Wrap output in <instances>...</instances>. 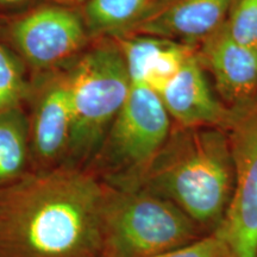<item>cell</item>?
<instances>
[{
	"mask_svg": "<svg viewBox=\"0 0 257 257\" xmlns=\"http://www.w3.org/2000/svg\"><path fill=\"white\" fill-rule=\"evenodd\" d=\"M105 188L75 168L0 187V257H104Z\"/></svg>",
	"mask_w": 257,
	"mask_h": 257,
	"instance_id": "cell-1",
	"label": "cell"
},
{
	"mask_svg": "<svg viewBox=\"0 0 257 257\" xmlns=\"http://www.w3.org/2000/svg\"><path fill=\"white\" fill-rule=\"evenodd\" d=\"M148 191L168 199L199 227L219 226L234 184L229 137L218 127H182L141 178Z\"/></svg>",
	"mask_w": 257,
	"mask_h": 257,
	"instance_id": "cell-2",
	"label": "cell"
},
{
	"mask_svg": "<svg viewBox=\"0 0 257 257\" xmlns=\"http://www.w3.org/2000/svg\"><path fill=\"white\" fill-rule=\"evenodd\" d=\"M101 224L104 257H150L201 238L176 205L140 186L105 188Z\"/></svg>",
	"mask_w": 257,
	"mask_h": 257,
	"instance_id": "cell-3",
	"label": "cell"
},
{
	"mask_svg": "<svg viewBox=\"0 0 257 257\" xmlns=\"http://www.w3.org/2000/svg\"><path fill=\"white\" fill-rule=\"evenodd\" d=\"M67 83L73 113L67 152L81 159L102 142L128 95L131 82L119 46L101 44L88 51Z\"/></svg>",
	"mask_w": 257,
	"mask_h": 257,
	"instance_id": "cell-4",
	"label": "cell"
},
{
	"mask_svg": "<svg viewBox=\"0 0 257 257\" xmlns=\"http://www.w3.org/2000/svg\"><path fill=\"white\" fill-rule=\"evenodd\" d=\"M229 137L234 184L219 234L232 257H257V102L237 113Z\"/></svg>",
	"mask_w": 257,
	"mask_h": 257,
	"instance_id": "cell-5",
	"label": "cell"
},
{
	"mask_svg": "<svg viewBox=\"0 0 257 257\" xmlns=\"http://www.w3.org/2000/svg\"><path fill=\"white\" fill-rule=\"evenodd\" d=\"M170 117L162 100L146 85L131 83L128 95L107 134L111 159L141 178L170 136Z\"/></svg>",
	"mask_w": 257,
	"mask_h": 257,
	"instance_id": "cell-6",
	"label": "cell"
},
{
	"mask_svg": "<svg viewBox=\"0 0 257 257\" xmlns=\"http://www.w3.org/2000/svg\"><path fill=\"white\" fill-rule=\"evenodd\" d=\"M11 38L31 66L49 68L81 49L86 41L85 19L63 6H43L17 19L11 27Z\"/></svg>",
	"mask_w": 257,
	"mask_h": 257,
	"instance_id": "cell-7",
	"label": "cell"
},
{
	"mask_svg": "<svg viewBox=\"0 0 257 257\" xmlns=\"http://www.w3.org/2000/svg\"><path fill=\"white\" fill-rule=\"evenodd\" d=\"M233 0H156L128 32L189 44L205 41L226 21Z\"/></svg>",
	"mask_w": 257,
	"mask_h": 257,
	"instance_id": "cell-8",
	"label": "cell"
},
{
	"mask_svg": "<svg viewBox=\"0 0 257 257\" xmlns=\"http://www.w3.org/2000/svg\"><path fill=\"white\" fill-rule=\"evenodd\" d=\"M169 117L182 127H229L236 112L218 101L211 92L201 63L194 53L159 93Z\"/></svg>",
	"mask_w": 257,
	"mask_h": 257,
	"instance_id": "cell-9",
	"label": "cell"
},
{
	"mask_svg": "<svg viewBox=\"0 0 257 257\" xmlns=\"http://www.w3.org/2000/svg\"><path fill=\"white\" fill-rule=\"evenodd\" d=\"M200 56L226 100L243 101L257 89V48L233 40L224 24L204 41Z\"/></svg>",
	"mask_w": 257,
	"mask_h": 257,
	"instance_id": "cell-10",
	"label": "cell"
},
{
	"mask_svg": "<svg viewBox=\"0 0 257 257\" xmlns=\"http://www.w3.org/2000/svg\"><path fill=\"white\" fill-rule=\"evenodd\" d=\"M119 48L130 82L146 85L157 94L179 73L193 53L188 44L144 35L121 40Z\"/></svg>",
	"mask_w": 257,
	"mask_h": 257,
	"instance_id": "cell-11",
	"label": "cell"
},
{
	"mask_svg": "<svg viewBox=\"0 0 257 257\" xmlns=\"http://www.w3.org/2000/svg\"><path fill=\"white\" fill-rule=\"evenodd\" d=\"M72 121V101L66 79L49 86L38 102L32 126V144L38 159L51 162L68 150Z\"/></svg>",
	"mask_w": 257,
	"mask_h": 257,
	"instance_id": "cell-12",
	"label": "cell"
},
{
	"mask_svg": "<svg viewBox=\"0 0 257 257\" xmlns=\"http://www.w3.org/2000/svg\"><path fill=\"white\" fill-rule=\"evenodd\" d=\"M28 160V124L18 105L0 112V187L24 176Z\"/></svg>",
	"mask_w": 257,
	"mask_h": 257,
	"instance_id": "cell-13",
	"label": "cell"
},
{
	"mask_svg": "<svg viewBox=\"0 0 257 257\" xmlns=\"http://www.w3.org/2000/svg\"><path fill=\"white\" fill-rule=\"evenodd\" d=\"M156 0H88L85 24L93 34H119L147 14Z\"/></svg>",
	"mask_w": 257,
	"mask_h": 257,
	"instance_id": "cell-14",
	"label": "cell"
},
{
	"mask_svg": "<svg viewBox=\"0 0 257 257\" xmlns=\"http://www.w3.org/2000/svg\"><path fill=\"white\" fill-rule=\"evenodd\" d=\"M224 27L233 40L257 48V0H233Z\"/></svg>",
	"mask_w": 257,
	"mask_h": 257,
	"instance_id": "cell-15",
	"label": "cell"
},
{
	"mask_svg": "<svg viewBox=\"0 0 257 257\" xmlns=\"http://www.w3.org/2000/svg\"><path fill=\"white\" fill-rule=\"evenodd\" d=\"M27 91L23 68L17 57L0 43V98L8 106L18 105Z\"/></svg>",
	"mask_w": 257,
	"mask_h": 257,
	"instance_id": "cell-16",
	"label": "cell"
},
{
	"mask_svg": "<svg viewBox=\"0 0 257 257\" xmlns=\"http://www.w3.org/2000/svg\"><path fill=\"white\" fill-rule=\"evenodd\" d=\"M150 257H232L226 243L216 232L172 251Z\"/></svg>",
	"mask_w": 257,
	"mask_h": 257,
	"instance_id": "cell-17",
	"label": "cell"
},
{
	"mask_svg": "<svg viewBox=\"0 0 257 257\" xmlns=\"http://www.w3.org/2000/svg\"><path fill=\"white\" fill-rule=\"evenodd\" d=\"M30 2H32V0H0V4L5 6H19L28 4Z\"/></svg>",
	"mask_w": 257,
	"mask_h": 257,
	"instance_id": "cell-18",
	"label": "cell"
},
{
	"mask_svg": "<svg viewBox=\"0 0 257 257\" xmlns=\"http://www.w3.org/2000/svg\"><path fill=\"white\" fill-rule=\"evenodd\" d=\"M8 107H11V106H8V104H6V102L3 100L2 98H0V112H2L3 110H5V108H8Z\"/></svg>",
	"mask_w": 257,
	"mask_h": 257,
	"instance_id": "cell-19",
	"label": "cell"
}]
</instances>
